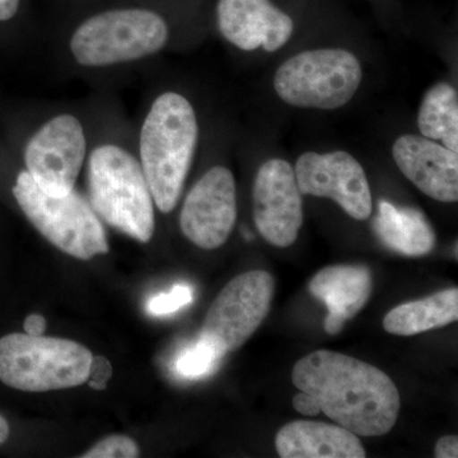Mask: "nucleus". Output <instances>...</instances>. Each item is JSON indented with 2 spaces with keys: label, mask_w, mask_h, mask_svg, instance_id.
<instances>
[{
  "label": "nucleus",
  "mask_w": 458,
  "mask_h": 458,
  "mask_svg": "<svg viewBox=\"0 0 458 458\" xmlns=\"http://www.w3.org/2000/svg\"><path fill=\"white\" fill-rule=\"evenodd\" d=\"M292 382L300 390L293 397L300 414L324 412L357 436H385L399 418L400 393L393 379L349 355L313 352L295 363Z\"/></svg>",
  "instance_id": "1"
},
{
  "label": "nucleus",
  "mask_w": 458,
  "mask_h": 458,
  "mask_svg": "<svg viewBox=\"0 0 458 458\" xmlns=\"http://www.w3.org/2000/svg\"><path fill=\"white\" fill-rule=\"evenodd\" d=\"M197 113L188 98L176 92L156 98L141 126L140 165L150 194L162 213L179 203L197 150Z\"/></svg>",
  "instance_id": "2"
},
{
  "label": "nucleus",
  "mask_w": 458,
  "mask_h": 458,
  "mask_svg": "<svg viewBox=\"0 0 458 458\" xmlns=\"http://www.w3.org/2000/svg\"><path fill=\"white\" fill-rule=\"evenodd\" d=\"M89 204L98 218L141 243L155 234V201L140 162L122 147L96 148L89 162Z\"/></svg>",
  "instance_id": "3"
},
{
  "label": "nucleus",
  "mask_w": 458,
  "mask_h": 458,
  "mask_svg": "<svg viewBox=\"0 0 458 458\" xmlns=\"http://www.w3.org/2000/svg\"><path fill=\"white\" fill-rule=\"evenodd\" d=\"M92 352L73 340L9 334L0 339V381L27 393L86 384Z\"/></svg>",
  "instance_id": "4"
},
{
  "label": "nucleus",
  "mask_w": 458,
  "mask_h": 458,
  "mask_svg": "<svg viewBox=\"0 0 458 458\" xmlns=\"http://www.w3.org/2000/svg\"><path fill=\"white\" fill-rule=\"evenodd\" d=\"M168 36L167 22L156 12L113 9L84 21L69 47L78 64L101 68L153 55L164 49Z\"/></svg>",
  "instance_id": "5"
},
{
  "label": "nucleus",
  "mask_w": 458,
  "mask_h": 458,
  "mask_svg": "<svg viewBox=\"0 0 458 458\" xmlns=\"http://www.w3.org/2000/svg\"><path fill=\"white\" fill-rule=\"evenodd\" d=\"M16 198L33 227L60 251L80 260H90L110 251L107 234L89 201L72 190L64 197L45 194L27 171L13 186Z\"/></svg>",
  "instance_id": "6"
},
{
  "label": "nucleus",
  "mask_w": 458,
  "mask_h": 458,
  "mask_svg": "<svg viewBox=\"0 0 458 458\" xmlns=\"http://www.w3.org/2000/svg\"><path fill=\"white\" fill-rule=\"evenodd\" d=\"M363 71L345 49H313L289 57L276 71L274 89L289 106L336 110L360 89Z\"/></svg>",
  "instance_id": "7"
},
{
  "label": "nucleus",
  "mask_w": 458,
  "mask_h": 458,
  "mask_svg": "<svg viewBox=\"0 0 458 458\" xmlns=\"http://www.w3.org/2000/svg\"><path fill=\"white\" fill-rule=\"evenodd\" d=\"M274 288L273 276L264 270L232 279L210 306L199 337L222 357L241 348L269 315Z\"/></svg>",
  "instance_id": "8"
},
{
  "label": "nucleus",
  "mask_w": 458,
  "mask_h": 458,
  "mask_svg": "<svg viewBox=\"0 0 458 458\" xmlns=\"http://www.w3.org/2000/svg\"><path fill=\"white\" fill-rule=\"evenodd\" d=\"M86 150V135L80 120L73 114H57L27 143V172L45 194L64 197L74 190Z\"/></svg>",
  "instance_id": "9"
},
{
  "label": "nucleus",
  "mask_w": 458,
  "mask_h": 458,
  "mask_svg": "<svg viewBox=\"0 0 458 458\" xmlns=\"http://www.w3.org/2000/svg\"><path fill=\"white\" fill-rule=\"evenodd\" d=\"M294 174L301 194L333 199L357 221H366L372 214L369 179L351 153H303L297 159Z\"/></svg>",
  "instance_id": "10"
},
{
  "label": "nucleus",
  "mask_w": 458,
  "mask_h": 458,
  "mask_svg": "<svg viewBox=\"0 0 458 458\" xmlns=\"http://www.w3.org/2000/svg\"><path fill=\"white\" fill-rule=\"evenodd\" d=\"M236 221V180L227 167L216 165L190 190L180 214L181 231L200 249L216 250L227 242Z\"/></svg>",
  "instance_id": "11"
},
{
  "label": "nucleus",
  "mask_w": 458,
  "mask_h": 458,
  "mask_svg": "<svg viewBox=\"0 0 458 458\" xmlns=\"http://www.w3.org/2000/svg\"><path fill=\"white\" fill-rule=\"evenodd\" d=\"M256 228L276 247L293 245L303 225L302 194L294 168L273 158L259 168L252 190Z\"/></svg>",
  "instance_id": "12"
},
{
  "label": "nucleus",
  "mask_w": 458,
  "mask_h": 458,
  "mask_svg": "<svg viewBox=\"0 0 458 458\" xmlns=\"http://www.w3.org/2000/svg\"><path fill=\"white\" fill-rule=\"evenodd\" d=\"M216 17L225 40L243 51L274 53L294 31L293 20L270 0H219Z\"/></svg>",
  "instance_id": "13"
},
{
  "label": "nucleus",
  "mask_w": 458,
  "mask_h": 458,
  "mask_svg": "<svg viewBox=\"0 0 458 458\" xmlns=\"http://www.w3.org/2000/svg\"><path fill=\"white\" fill-rule=\"evenodd\" d=\"M394 164L427 197L441 203L458 200V156L423 135H401L393 146Z\"/></svg>",
  "instance_id": "14"
},
{
  "label": "nucleus",
  "mask_w": 458,
  "mask_h": 458,
  "mask_svg": "<svg viewBox=\"0 0 458 458\" xmlns=\"http://www.w3.org/2000/svg\"><path fill=\"white\" fill-rule=\"evenodd\" d=\"M313 297L327 306L325 330L335 335L348 319L354 318L369 302L372 293V274L360 265L325 267L310 283Z\"/></svg>",
  "instance_id": "15"
},
{
  "label": "nucleus",
  "mask_w": 458,
  "mask_h": 458,
  "mask_svg": "<svg viewBox=\"0 0 458 458\" xmlns=\"http://www.w3.org/2000/svg\"><path fill=\"white\" fill-rule=\"evenodd\" d=\"M282 458H364L360 439L351 430L324 421L295 420L276 434Z\"/></svg>",
  "instance_id": "16"
},
{
  "label": "nucleus",
  "mask_w": 458,
  "mask_h": 458,
  "mask_svg": "<svg viewBox=\"0 0 458 458\" xmlns=\"http://www.w3.org/2000/svg\"><path fill=\"white\" fill-rule=\"evenodd\" d=\"M373 229L385 246L401 255H427L436 245L432 225L414 208H397L388 201H379Z\"/></svg>",
  "instance_id": "17"
},
{
  "label": "nucleus",
  "mask_w": 458,
  "mask_h": 458,
  "mask_svg": "<svg viewBox=\"0 0 458 458\" xmlns=\"http://www.w3.org/2000/svg\"><path fill=\"white\" fill-rule=\"evenodd\" d=\"M458 318V289L400 304L386 315L384 327L393 335L411 336L447 327Z\"/></svg>",
  "instance_id": "18"
},
{
  "label": "nucleus",
  "mask_w": 458,
  "mask_h": 458,
  "mask_svg": "<svg viewBox=\"0 0 458 458\" xmlns=\"http://www.w3.org/2000/svg\"><path fill=\"white\" fill-rule=\"evenodd\" d=\"M418 128L428 140L458 152V95L454 87L438 83L428 90L418 114Z\"/></svg>",
  "instance_id": "19"
},
{
  "label": "nucleus",
  "mask_w": 458,
  "mask_h": 458,
  "mask_svg": "<svg viewBox=\"0 0 458 458\" xmlns=\"http://www.w3.org/2000/svg\"><path fill=\"white\" fill-rule=\"evenodd\" d=\"M222 358L212 344L199 337L197 342L177 355L174 360V370L182 378H201L212 373Z\"/></svg>",
  "instance_id": "20"
},
{
  "label": "nucleus",
  "mask_w": 458,
  "mask_h": 458,
  "mask_svg": "<svg viewBox=\"0 0 458 458\" xmlns=\"http://www.w3.org/2000/svg\"><path fill=\"white\" fill-rule=\"evenodd\" d=\"M192 289L186 284H177L168 293L157 294L147 303V311L153 316H165L179 311L192 302Z\"/></svg>",
  "instance_id": "21"
},
{
  "label": "nucleus",
  "mask_w": 458,
  "mask_h": 458,
  "mask_svg": "<svg viewBox=\"0 0 458 458\" xmlns=\"http://www.w3.org/2000/svg\"><path fill=\"white\" fill-rule=\"evenodd\" d=\"M140 456L137 443L126 436H110L83 454L84 458H134Z\"/></svg>",
  "instance_id": "22"
},
{
  "label": "nucleus",
  "mask_w": 458,
  "mask_h": 458,
  "mask_svg": "<svg viewBox=\"0 0 458 458\" xmlns=\"http://www.w3.org/2000/svg\"><path fill=\"white\" fill-rule=\"evenodd\" d=\"M113 377V367L107 358L102 355H96L90 363L89 376L86 384L96 391L106 390L107 382Z\"/></svg>",
  "instance_id": "23"
},
{
  "label": "nucleus",
  "mask_w": 458,
  "mask_h": 458,
  "mask_svg": "<svg viewBox=\"0 0 458 458\" xmlns=\"http://www.w3.org/2000/svg\"><path fill=\"white\" fill-rule=\"evenodd\" d=\"M434 456L437 458H457L458 438L457 436H445L437 442L434 448Z\"/></svg>",
  "instance_id": "24"
},
{
  "label": "nucleus",
  "mask_w": 458,
  "mask_h": 458,
  "mask_svg": "<svg viewBox=\"0 0 458 458\" xmlns=\"http://www.w3.org/2000/svg\"><path fill=\"white\" fill-rule=\"evenodd\" d=\"M23 328L29 335H44L45 330H47V319L44 316L32 313V315L27 316L25 322H23Z\"/></svg>",
  "instance_id": "25"
},
{
  "label": "nucleus",
  "mask_w": 458,
  "mask_h": 458,
  "mask_svg": "<svg viewBox=\"0 0 458 458\" xmlns=\"http://www.w3.org/2000/svg\"><path fill=\"white\" fill-rule=\"evenodd\" d=\"M21 0H0V21L12 20L20 8Z\"/></svg>",
  "instance_id": "26"
},
{
  "label": "nucleus",
  "mask_w": 458,
  "mask_h": 458,
  "mask_svg": "<svg viewBox=\"0 0 458 458\" xmlns=\"http://www.w3.org/2000/svg\"><path fill=\"white\" fill-rule=\"evenodd\" d=\"M9 437V426L7 420L0 415V445L7 441Z\"/></svg>",
  "instance_id": "27"
}]
</instances>
